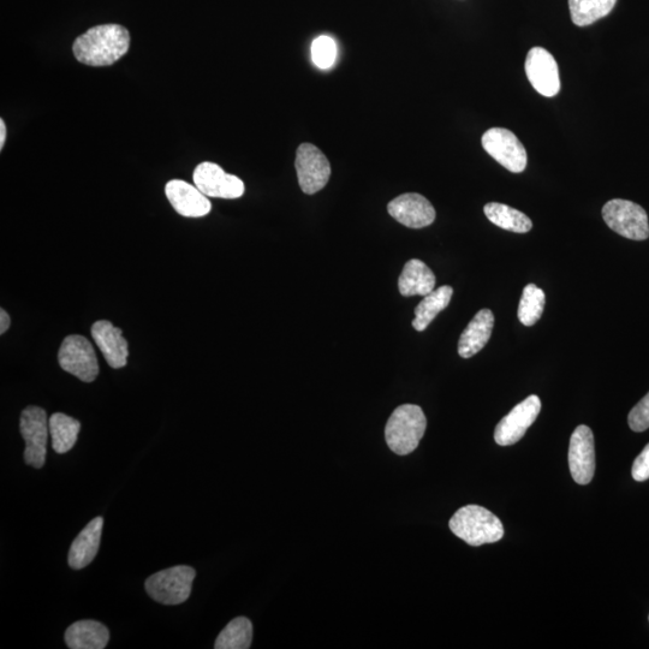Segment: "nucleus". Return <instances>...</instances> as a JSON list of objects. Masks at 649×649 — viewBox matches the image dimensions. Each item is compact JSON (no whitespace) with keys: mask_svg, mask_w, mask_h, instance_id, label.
I'll list each match as a JSON object with an SVG mask.
<instances>
[{"mask_svg":"<svg viewBox=\"0 0 649 649\" xmlns=\"http://www.w3.org/2000/svg\"><path fill=\"white\" fill-rule=\"evenodd\" d=\"M488 220L500 229L516 232V234H526L533 228L532 220L525 213L515 210L510 206L490 202L484 208Z\"/></svg>","mask_w":649,"mask_h":649,"instance_id":"nucleus-22","label":"nucleus"},{"mask_svg":"<svg viewBox=\"0 0 649 649\" xmlns=\"http://www.w3.org/2000/svg\"><path fill=\"white\" fill-rule=\"evenodd\" d=\"M52 449L57 454H67L74 448L81 430L80 421L71 416L56 413L49 419Z\"/></svg>","mask_w":649,"mask_h":649,"instance_id":"nucleus-23","label":"nucleus"},{"mask_svg":"<svg viewBox=\"0 0 649 649\" xmlns=\"http://www.w3.org/2000/svg\"><path fill=\"white\" fill-rule=\"evenodd\" d=\"M166 198L178 214L188 218L207 216L212 210L211 201L192 184L172 180L165 187Z\"/></svg>","mask_w":649,"mask_h":649,"instance_id":"nucleus-15","label":"nucleus"},{"mask_svg":"<svg viewBox=\"0 0 649 649\" xmlns=\"http://www.w3.org/2000/svg\"><path fill=\"white\" fill-rule=\"evenodd\" d=\"M387 212L398 223L410 229H422L436 220V210L425 196L415 193L403 194L387 205Z\"/></svg>","mask_w":649,"mask_h":649,"instance_id":"nucleus-14","label":"nucleus"},{"mask_svg":"<svg viewBox=\"0 0 649 649\" xmlns=\"http://www.w3.org/2000/svg\"><path fill=\"white\" fill-rule=\"evenodd\" d=\"M130 34L119 25H101L89 29L75 40L74 55L89 67H109L127 55Z\"/></svg>","mask_w":649,"mask_h":649,"instance_id":"nucleus-1","label":"nucleus"},{"mask_svg":"<svg viewBox=\"0 0 649 649\" xmlns=\"http://www.w3.org/2000/svg\"><path fill=\"white\" fill-rule=\"evenodd\" d=\"M541 410V401L538 396L532 395L525 401L517 404L511 412L499 421L494 431V440L500 446L514 445L525 437L528 428L538 419Z\"/></svg>","mask_w":649,"mask_h":649,"instance_id":"nucleus-10","label":"nucleus"},{"mask_svg":"<svg viewBox=\"0 0 649 649\" xmlns=\"http://www.w3.org/2000/svg\"><path fill=\"white\" fill-rule=\"evenodd\" d=\"M103 526V517H95L77 535L69 551L68 562L70 568L80 570L94 561V558L98 555Z\"/></svg>","mask_w":649,"mask_h":649,"instance_id":"nucleus-17","label":"nucleus"},{"mask_svg":"<svg viewBox=\"0 0 649 649\" xmlns=\"http://www.w3.org/2000/svg\"><path fill=\"white\" fill-rule=\"evenodd\" d=\"M482 147L506 170L521 174L525 171L528 157L525 146L508 129L492 128L482 135Z\"/></svg>","mask_w":649,"mask_h":649,"instance_id":"nucleus-7","label":"nucleus"},{"mask_svg":"<svg viewBox=\"0 0 649 649\" xmlns=\"http://www.w3.org/2000/svg\"><path fill=\"white\" fill-rule=\"evenodd\" d=\"M436 287V276L424 261H408L398 279V289L403 296H427Z\"/></svg>","mask_w":649,"mask_h":649,"instance_id":"nucleus-19","label":"nucleus"},{"mask_svg":"<svg viewBox=\"0 0 649 649\" xmlns=\"http://www.w3.org/2000/svg\"><path fill=\"white\" fill-rule=\"evenodd\" d=\"M20 431L26 442L25 462L33 468H43L46 461V445L49 439V419L43 408L28 407L23 410Z\"/></svg>","mask_w":649,"mask_h":649,"instance_id":"nucleus-8","label":"nucleus"},{"mask_svg":"<svg viewBox=\"0 0 649 649\" xmlns=\"http://www.w3.org/2000/svg\"><path fill=\"white\" fill-rule=\"evenodd\" d=\"M337 47L335 40L326 35L315 39L312 45L313 62L319 69L327 70L336 62Z\"/></svg>","mask_w":649,"mask_h":649,"instance_id":"nucleus-27","label":"nucleus"},{"mask_svg":"<svg viewBox=\"0 0 649 649\" xmlns=\"http://www.w3.org/2000/svg\"><path fill=\"white\" fill-rule=\"evenodd\" d=\"M451 532L470 546L497 543L504 537L503 523L490 510L479 505L458 509L449 523Z\"/></svg>","mask_w":649,"mask_h":649,"instance_id":"nucleus-2","label":"nucleus"},{"mask_svg":"<svg viewBox=\"0 0 649 649\" xmlns=\"http://www.w3.org/2000/svg\"><path fill=\"white\" fill-rule=\"evenodd\" d=\"M195 576L192 567L177 565L148 577L146 592L159 604L180 605L189 599Z\"/></svg>","mask_w":649,"mask_h":649,"instance_id":"nucleus-4","label":"nucleus"},{"mask_svg":"<svg viewBox=\"0 0 649 649\" xmlns=\"http://www.w3.org/2000/svg\"><path fill=\"white\" fill-rule=\"evenodd\" d=\"M295 168L303 193L312 195L325 188L331 176V165L317 146L302 144L297 148Z\"/></svg>","mask_w":649,"mask_h":649,"instance_id":"nucleus-9","label":"nucleus"},{"mask_svg":"<svg viewBox=\"0 0 649 649\" xmlns=\"http://www.w3.org/2000/svg\"><path fill=\"white\" fill-rule=\"evenodd\" d=\"M253 641V624L246 617H237L217 637L216 649H248Z\"/></svg>","mask_w":649,"mask_h":649,"instance_id":"nucleus-25","label":"nucleus"},{"mask_svg":"<svg viewBox=\"0 0 649 649\" xmlns=\"http://www.w3.org/2000/svg\"><path fill=\"white\" fill-rule=\"evenodd\" d=\"M603 218L611 230L629 240L645 241L649 237L647 213L635 202L611 200L603 208Z\"/></svg>","mask_w":649,"mask_h":649,"instance_id":"nucleus-5","label":"nucleus"},{"mask_svg":"<svg viewBox=\"0 0 649 649\" xmlns=\"http://www.w3.org/2000/svg\"><path fill=\"white\" fill-rule=\"evenodd\" d=\"M91 332L95 344L98 345L111 368L127 366L129 348L121 329H117L110 321L100 320L94 323Z\"/></svg>","mask_w":649,"mask_h":649,"instance_id":"nucleus-16","label":"nucleus"},{"mask_svg":"<svg viewBox=\"0 0 649 649\" xmlns=\"http://www.w3.org/2000/svg\"><path fill=\"white\" fill-rule=\"evenodd\" d=\"M5 140H7V125L3 119H0V148L4 147Z\"/></svg>","mask_w":649,"mask_h":649,"instance_id":"nucleus-31","label":"nucleus"},{"mask_svg":"<svg viewBox=\"0 0 649 649\" xmlns=\"http://www.w3.org/2000/svg\"><path fill=\"white\" fill-rule=\"evenodd\" d=\"M454 289L449 285H444L437 290H433L431 294L424 297L415 308V319L413 320V327L416 331L422 332L431 325L432 321L436 319L437 315L448 308L450 305Z\"/></svg>","mask_w":649,"mask_h":649,"instance_id":"nucleus-21","label":"nucleus"},{"mask_svg":"<svg viewBox=\"0 0 649 649\" xmlns=\"http://www.w3.org/2000/svg\"><path fill=\"white\" fill-rule=\"evenodd\" d=\"M11 325V319L9 317V314L4 311V309H0V333L4 335L5 332L9 330V327Z\"/></svg>","mask_w":649,"mask_h":649,"instance_id":"nucleus-30","label":"nucleus"},{"mask_svg":"<svg viewBox=\"0 0 649 649\" xmlns=\"http://www.w3.org/2000/svg\"><path fill=\"white\" fill-rule=\"evenodd\" d=\"M427 419L419 406L403 404L390 416L385 427L387 446L396 455L406 456L418 449L424 438Z\"/></svg>","mask_w":649,"mask_h":649,"instance_id":"nucleus-3","label":"nucleus"},{"mask_svg":"<svg viewBox=\"0 0 649 649\" xmlns=\"http://www.w3.org/2000/svg\"><path fill=\"white\" fill-rule=\"evenodd\" d=\"M59 366L83 383H92L99 374L97 354L86 337L71 335L64 339L58 353Z\"/></svg>","mask_w":649,"mask_h":649,"instance_id":"nucleus-6","label":"nucleus"},{"mask_svg":"<svg viewBox=\"0 0 649 649\" xmlns=\"http://www.w3.org/2000/svg\"><path fill=\"white\" fill-rule=\"evenodd\" d=\"M494 326V315L490 309H482L470 321L466 330L463 331L460 342H458V354L463 359H469L485 348L490 341Z\"/></svg>","mask_w":649,"mask_h":649,"instance_id":"nucleus-18","label":"nucleus"},{"mask_svg":"<svg viewBox=\"0 0 649 649\" xmlns=\"http://www.w3.org/2000/svg\"><path fill=\"white\" fill-rule=\"evenodd\" d=\"M546 296L543 290L534 284H528L523 289L520 306H518V320L525 326L538 323L544 313Z\"/></svg>","mask_w":649,"mask_h":649,"instance_id":"nucleus-26","label":"nucleus"},{"mask_svg":"<svg viewBox=\"0 0 649 649\" xmlns=\"http://www.w3.org/2000/svg\"><path fill=\"white\" fill-rule=\"evenodd\" d=\"M195 187L207 198L238 199L244 194V183L237 176L226 174L219 165L201 163L194 171Z\"/></svg>","mask_w":649,"mask_h":649,"instance_id":"nucleus-11","label":"nucleus"},{"mask_svg":"<svg viewBox=\"0 0 649 649\" xmlns=\"http://www.w3.org/2000/svg\"><path fill=\"white\" fill-rule=\"evenodd\" d=\"M109 640V629L89 619L71 624L65 631V642L71 649H104Z\"/></svg>","mask_w":649,"mask_h":649,"instance_id":"nucleus-20","label":"nucleus"},{"mask_svg":"<svg viewBox=\"0 0 649 649\" xmlns=\"http://www.w3.org/2000/svg\"><path fill=\"white\" fill-rule=\"evenodd\" d=\"M569 468L579 485H588L595 473V446L591 428L581 425L570 439Z\"/></svg>","mask_w":649,"mask_h":649,"instance_id":"nucleus-13","label":"nucleus"},{"mask_svg":"<svg viewBox=\"0 0 649 649\" xmlns=\"http://www.w3.org/2000/svg\"><path fill=\"white\" fill-rule=\"evenodd\" d=\"M631 430L634 432H645L649 428V392L642 400L631 409L628 416Z\"/></svg>","mask_w":649,"mask_h":649,"instance_id":"nucleus-28","label":"nucleus"},{"mask_svg":"<svg viewBox=\"0 0 649 649\" xmlns=\"http://www.w3.org/2000/svg\"><path fill=\"white\" fill-rule=\"evenodd\" d=\"M526 74L535 91L552 98L561 91L559 69L555 57L543 47H533L526 59Z\"/></svg>","mask_w":649,"mask_h":649,"instance_id":"nucleus-12","label":"nucleus"},{"mask_svg":"<svg viewBox=\"0 0 649 649\" xmlns=\"http://www.w3.org/2000/svg\"><path fill=\"white\" fill-rule=\"evenodd\" d=\"M616 3L617 0H569L571 20L579 27L591 26L609 15Z\"/></svg>","mask_w":649,"mask_h":649,"instance_id":"nucleus-24","label":"nucleus"},{"mask_svg":"<svg viewBox=\"0 0 649 649\" xmlns=\"http://www.w3.org/2000/svg\"><path fill=\"white\" fill-rule=\"evenodd\" d=\"M635 481H646L649 479V444L642 450L641 454L637 456L631 470Z\"/></svg>","mask_w":649,"mask_h":649,"instance_id":"nucleus-29","label":"nucleus"}]
</instances>
